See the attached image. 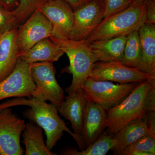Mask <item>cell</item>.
<instances>
[{
    "mask_svg": "<svg viewBox=\"0 0 155 155\" xmlns=\"http://www.w3.org/2000/svg\"><path fill=\"white\" fill-rule=\"evenodd\" d=\"M155 111V79L139 83L117 105L107 111L105 127L114 135L129 122Z\"/></svg>",
    "mask_w": 155,
    "mask_h": 155,
    "instance_id": "6da1fadb",
    "label": "cell"
},
{
    "mask_svg": "<svg viewBox=\"0 0 155 155\" xmlns=\"http://www.w3.org/2000/svg\"><path fill=\"white\" fill-rule=\"evenodd\" d=\"M17 106L29 107L23 113L25 119L33 122L44 130L46 135V145L51 151L64 131L76 140V136L67 127L58 115V107L51 103L40 101L34 97H16L0 104V110Z\"/></svg>",
    "mask_w": 155,
    "mask_h": 155,
    "instance_id": "7a4b0ae2",
    "label": "cell"
},
{
    "mask_svg": "<svg viewBox=\"0 0 155 155\" xmlns=\"http://www.w3.org/2000/svg\"><path fill=\"white\" fill-rule=\"evenodd\" d=\"M49 38L69 58V66L67 71L72 74V80L65 91L69 94L79 91L89 77L95 63L98 61L96 54L85 41L51 36Z\"/></svg>",
    "mask_w": 155,
    "mask_h": 155,
    "instance_id": "3957f363",
    "label": "cell"
},
{
    "mask_svg": "<svg viewBox=\"0 0 155 155\" xmlns=\"http://www.w3.org/2000/svg\"><path fill=\"white\" fill-rule=\"evenodd\" d=\"M147 22L144 2L133 3L124 11L104 18L84 41L89 42L127 35Z\"/></svg>",
    "mask_w": 155,
    "mask_h": 155,
    "instance_id": "277c9868",
    "label": "cell"
},
{
    "mask_svg": "<svg viewBox=\"0 0 155 155\" xmlns=\"http://www.w3.org/2000/svg\"><path fill=\"white\" fill-rule=\"evenodd\" d=\"M138 83L114 84L88 78L81 88L87 100L96 103L107 111L124 100Z\"/></svg>",
    "mask_w": 155,
    "mask_h": 155,
    "instance_id": "5b68a950",
    "label": "cell"
},
{
    "mask_svg": "<svg viewBox=\"0 0 155 155\" xmlns=\"http://www.w3.org/2000/svg\"><path fill=\"white\" fill-rule=\"evenodd\" d=\"M31 74L36 85L32 97L40 101H49L58 107L64 101V90L58 84L53 63L37 62L29 64Z\"/></svg>",
    "mask_w": 155,
    "mask_h": 155,
    "instance_id": "8992f818",
    "label": "cell"
},
{
    "mask_svg": "<svg viewBox=\"0 0 155 155\" xmlns=\"http://www.w3.org/2000/svg\"><path fill=\"white\" fill-rule=\"evenodd\" d=\"M89 78L96 81H108L119 84L140 83L155 79V75L141 72L137 68L127 67L120 61L95 63Z\"/></svg>",
    "mask_w": 155,
    "mask_h": 155,
    "instance_id": "52a82bcc",
    "label": "cell"
},
{
    "mask_svg": "<svg viewBox=\"0 0 155 155\" xmlns=\"http://www.w3.org/2000/svg\"><path fill=\"white\" fill-rule=\"evenodd\" d=\"M25 125L11 107L0 110V155H23L20 137Z\"/></svg>",
    "mask_w": 155,
    "mask_h": 155,
    "instance_id": "ba28073f",
    "label": "cell"
},
{
    "mask_svg": "<svg viewBox=\"0 0 155 155\" xmlns=\"http://www.w3.org/2000/svg\"><path fill=\"white\" fill-rule=\"evenodd\" d=\"M35 88L29 64L19 58L13 72L0 82V101L11 97H32Z\"/></svg>",
    "mask_w": 155,
    "mask_h": 155,
    "instance_id": "9c48e42d",
    "label": "cell"
},
{
    "mask_svg": "<svg viewBox=\"0 0 155 155\" xmlns=\"http://www.w3.org/2000/svg\"><path fill=\"white\" fill-rule=\"evenodd\" d=\"M104 0H91L74 11L70 38L84 41L104 19Z\"/></svg>",
    "mask_w": 155,
    "mask_h": 155,
    "instance_id": "30bf717a",
    "label": "cell"
},
{
    "mask_svg": "<svg viewBox=\"0 0 155 155\" xmlns=\"http://www.w3.org/2000/svg\"><path fill=\"white\" fill-rule=\"evenodd\" d=\"M38 10L52 25L51 36L70 38L74 24V11L68 3L63 0H47Z\"/></svg>",
    "mask_w": 155,
    "mask_h": 155,
    "instance_id": "8fae6325",
    "label": "cell"
},
{
    "mask_svg": "<svg viewBox=\"0 0 155 155\" xmlns=\"http://www.w3.org/2000/svg\"><path fill=\"white\" fill-rule=\"evenodd\" d=\"M53 27L48 19L37 10L17 28L19 52L29 49L35 44L51 35Z\"/></svg>",
    "mask_w": 155,
    "mask_h": 155,
    "instance_id": "7c38bea8",
    "label": "cell"
},
{
    "mask_svg": "<svg viewBox=\"0 0 155 155\" xmlns=\"http://www.w3.org/2000/svg\"><path fill=\"white\" fill-rule=\"evenodd\" d=\"M87 101L82 89L79 91L68 94L58 108V113L69 120L76 136V141L80 150L83 149L81 134L84 113Z\"/></svg>",
    "mask_w": 155,
    "mask_h": 155,
    "instance_id": "4fadbf2b",
    "label": "cell"
},
{
    "mask_svg": "<svg viewBox=\"0 0 155 155\" xmlns=\"http://www.w3.org/2000/svg\"><path fill=\"white\" fill-rule=\"evenodd\" d=\"M107 116V111L104 108L87 100L84 113L81 134L82 150L92 144L104 132Z\"/></svg>",
    "mask_w": 155,
    "mask_h": 155,
    "instance_id": "5bb4252c",
    "label": "cell"
},
{
    "mask_svg": "<svg viewBox=\"0 0 155 155\" xmlns=\"http://www.w3.org/2000/svg\"><path fill=\"white\" fill-rule=\"evenodd\" d=\"M17 28L0 35V82L13 72L19 58Z\"/></svg>",
    "mask_w": 155,
    "mask_h": 155,
    "instance_id": "9a60e30c",
    "label": "cell"
},
{
    "mask_svg": "<svg viewBox=\"0 0 155 155\" xmlns=\"http://www.w3.org/2000/svg\"><path fill=\"white\" fill-rule=\"evenodd\" d=\"M149 113L132 120L113 135L116 145L112 150L115 154L119 155L125 148L148 133L150 127Z\"/></svg>",
    "mask_w": 155,
    "mask_h": 155,
    "instance_id": "2e32d148",
    "label": "cell"
},
{
    "mask_svg": "<svg viewBox=\"0 0 155 155\" xmlns=\"http://www.w3.org/2000/svg\"><path fill=\"white\" fill-rule=\"evenodd\" d=\"M141 59L138 69L155 75V25L145 23L138 29Z\"/></svg>",
    "mask_w": 155,
    "mask_h": 155,
    "instance_id": "e0dca14e",
    "label": "cell"
},
{
    "mask_svg": "<svg viewBox=\"0 0 155 155\" xmlns=\"http://www.w3.org/2000/svg\"><path fill=\"white\" fill-rule=\"evenodd\" d=\"M64 54L49 38L42 39L29 49L19 52V58L28 64L41 62L54 63Z\"/></svg>",
    "mask_w": 155,
    "mask_h": 155,
    "instance_id": "ac0fdd59",
    "label": "cell"
},
{
    "mask_svg": "<svg viewBox=\"0 0 155 155\" xmlns=\"http://www.w3.org/2000/svg\"><path fill=\"white\" fill-rule=\"evenodd\" d=\"M127 36L122 35L108 39L86 42L94 51L98 61L121 62Z\"/></svg>",
    "mask_w": 155,
    "mask_h": 155,
    "instance_id": "d6986e66",
    "label": "cell"
},
{
    "mask_svg": "<svg viewBox=\"0 0 155 155\" xmlns=\"http://www.w3.org/2000/svg\"><path fill=\"white\" fill-rule=\"evenodd\" d=\"M42 128L30 121L25 124L22 131L25 155H54L47 147L43 135Z\"/></svg>",
    "mask_w": 155,
    "mask_h": 155,
    "instance_id": "ffe728a7",
    "label": "cell"
},
{
    "mask_svg": "<svg viewBox=\"0 0 155 155\" xmlns=\"http://www.w3.org/2000/svg\"><path fill=\"white\" fill-rule=\"evenodd\" d=\"M116 145V140L113 135L108 134L106 130L94 143L84 149L78 151L73 148H67L63 150L61 153L64 155H105Z\"/></svg>",
    "mask_w": 155,
    "mask_h": 155,
    "instance_id": "44dd1931",
    "label": "cell"
},
{
    "mask_svg": "<svg viewBox=\"0 0 155 155\" xmlns=\"http://www.w3.org/2000/svg\"><path fill=\"white\" fill-rule=\"evenodd\" d=\"M141 59L138 30L127 35L121 62L127 67L138 69Z\"/></svg>",
    "mask_w": 155,
    "mask_h": 155,
    "instance_id": "7402d4cb",
    "label": "cell"
},
{
    "mask_svg": "<svg viewBox=\"0 0 155 155\" xmlns=\"http://www.w3.org/2000/svg\"><path fill=\"white\" fill-rule=\"evenodd\" d=\"M149 114L150 127L148 133L137 141L126 147L123 150L138 151L155 155V112H149Z\"/></svg>",
    "mask_w": 155,
    "mask_h": 155,
    "instance_id": "603a6c76",
    "label": "cell"
},
{
    "mask_svg": "<svg viewBox=\"0 0 155 155\" xmlns=\"http://www.w3.org/2000/svg\"><path fill=\"white\" fill-rule=\"evenodd\" d=\"M18 5L12 12L19 24L23 23L47 0H18Z\"/></svg>",
    "mask_w": 155,
    "mask_h": 155,
    "instance_id": "cb8c5ba5",
    "label": "cell"
},
{
    "mask_svg": "<svg viewBox=\"0 0 155 155\" xmlns=\"http://www.w3.org/2000/svg\"><path fill=\"white\" fill-rule=\"evenodd\" d=\"M19 25L12 11L0 5V35L8 31L18 28Z\"/></svg>",
    "mask_w": 155,
    "mask_h": 155,
    "instance_id": "d4e9b609",
    "label": "cell"
},
{
    "mask_svg": "<svg viewBox=\"0 0 155 155\" xmlns=\"http://www.w3.org/2000/svg\"><path fill=\"white\" fill-rule=\"evenodd\" d=\"M134 0H104V19L129 8Z\"/></svg>",
    "mask_w": 155,
    "mask_h": 155,
    "instance_id": "484cf974",
    "label": "cell"
},
{
    "mask_svg": "<svg viewBox=\"0 0 155 155\" xmlns=\"http://www.w3.org/2000/svg\"><path fill=\"white\" fill-rule=\"evenodd\" d=\"M144 2L146 14V23L155 24V0H145Z\"/></svg>",
    "mask_w": 155,
    "mask_h": 155,
    "instance_id": "4316f807",
    "label": "cell"
},
{
    "mask_svg": "<svg viewBox=\"0 0 155 155\" xmlns=\"http://www.w3.org/2000/svg\"><path fill=\"white\" fill-rule=\"evenodd\" d=\"M18 0H0V5L9 11H13L18 5Z\"/></svg>",
    "mask_w": 155,
    "mask_h": 155,
    "instance_id": "83f0119b",
    "label": "cell"
},
{
    "mask_svg": "<svg viewBox=\"0 0 155 155\" xmlns=\"http://www.w3.org/2000/svg\"><path fill=\"white\" fill-rule=\"evenodd\" d=\"M67 2L72 7L73 11L81 7V6L86 4L91 0H63Z\"/></svg>",
    "mask_w": 155,
    "mask_h": 155,
    "instance_id": "f1b7e54d",
    "label": "cell"
},
{
    "mask_svg": "<svg viewBox=\"0 0 155 155\" xmlns=\"http://www.w3.org/2000/svg\"><path fill=\"white\" fill-rule=\"evenodd\" d=\"M145 0H134V2L137 3H142L144 2Z\"/></svg>",
    "mask_w": 155,
    "mask_h": 155,
    "instance_id": "f546056e",
    "label": "cell"
}]
</instances>
